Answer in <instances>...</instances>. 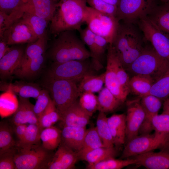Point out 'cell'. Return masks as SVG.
<instances>
[{"label":"cell","mask_w":169,"mask_h":169,"mask_svg":"<svg viewBox=\"0 0 169 169\" xmlns=\"http://www.w3.org/2000/svg\"><path fill=\"white\" fill-rule=\"evenodd\" d=\"M161 3H164L169 2V0H160Z\"/></svg>","instance_id":"9f6ffc18"},{"label":"cell","mask_w":169,"mask_h":169,"mask_svg":"<svg viewBox=\"0 0 169 169\" xmlns=\"http://www.w3.org/2000/svg\"><path fill=\"white\" fill-rule=\"evenodd\" d=\"M97 99L98 110L105 113L115 110L123 103L106 87L99 92Z\"/></svg>","instance_id":"f1b7e54d"},{"label":"cell","mask_w":169,"mask_h":169,"mask_svg":"<svg viewBox=\"0 0 169 169\" xmlns=\"http://www.w3.org/2000/svg\"><path fill=\"white\" fill-rule=\"evenodd\" d=\"M119 60L112 44H110L107 48L105 84V87L123 103L128 95L122 89L118 81L116 68Z\"/></svg>","instance_id":"4fadbf2b"},{"label":"cell","mask_w":169,"mask_h":169,"mask_svg":"<svg viewBox=\"0 0 169 169\" xmlns=\"http://www.w3.org/2000/svg\"><path fill=\"white\" fill-rule=\"evenodd\" d=\"M79 97V105L91 117L98 110L97 96L94 93L84 92L81 93Z\"/></svg>","instance_id":"7bdbcfd3"},{"label":"cell","mask_w":169,"mask_h":169,"mask_svg":"<svg viewBox=\"0 0 169 169\" xmlns=\"http://www.w3.org/2000/svg\"><path fill=\"white\" fill-rule=\"evenodd\" d=\"M11 126L13 132L18 139V141L22 140L25 135L28 125L26 124H22Z\"/></svg>","instance_id":"816d5d0a"},{"label":"cell","mask_w":169,"mask_h":169,"mask_svg":"<svg viewBox=\"0 0 169 169\" xmlns=\"http://www.w3.org/2000/svg\"><path fill=\"white\" fill-rule=\"evenodd\" d=\"M169 67V63L161 58L153 48L146 47L126 70L134 75H149L155 82L162 76Z\"/></svg>","instance_id":"8992f818"},{"label":"cell","mask_w":169,"mask_h":169,"mask_svg":"<svg viewBox=\"0 0 169 169\" xmlns=\"http://www.w3.org/2000/svg\"><path fill=\"white\" fill-rule=\"evenodd\" d=\"M74 31H65L56 35L49 51V57L53 62L84 60L91 57L90 51Z\"/></svg>","instance_id":"3957f363"},{"label":"cell","mask_w":169,"mask_h":169,"mask_svg":"<svg viewBox=\"0 0 169 169\" xmlns=\"http://www.w3.org/2000/svg\"><path fill=\"white\" fill-rule=\"evenodd\" d=\"M40 139L44 147L54 151L61 142V130L53 125L45 128L41 132Z\"/></svg>","instance_id":"4dcf8cb0"},{"label":"cell","mask_w":169,"mask_h":169,"mask_svg":"<svg viewBox=\"0 0 169 169\" xmlns=\"http://www.w3.org/2000/svg\"><path fill=\"white\" fill-rule=\"evenodd\" d=\"M57 2L51 0H24L21 6L24 11L50 21Z\"/></svg>","instance_id":"44dd1931"},{"label":"cell","mask_w":169,"mask_h":169,"mask_svg":"<svg viewBox=\"0 0 169 169\" xmlns=\"http://www.w3.org/2000/svg\"><path fill=\"white\" fill-rule=\"evenodd\" d=\"M136 161L133 157L117 159L114 158H108L92 165H88V169H120L128 166L136 164Z\"/></svg>","instance_id":"8d00e7d4"},{"label":"cell","mask_w":169,"mask_h":169,"mask_svg":"<svg viewBox=\"0 0 169 169\" xmlns=\"http://www.w3.org/2000/svg\"><path fill=\"white\" fill-rule=\"evenodd\" d=\"M54 154L44 147L41 142L27 147L16 146V169H48Z\"/></svg>","instance_id":"5b68a950"},{"label":"cell","mask_w":169,"mask_h":169,"mask_svg":"<svg viewBox=\"0 0 169 169\" xmlns=\"http://www.w3.org/2000/svg\"><path fill=\"white\" fill-rule=\"evenodd\" d=\"M78 31L81 39L89 49L91 61L94 68L96 71L102 69L103 68L102 63L103 55L100 53L95 43V34L87 27L84 29L81 28Z\"/></svg>","instance_id":"484cf974"},{"label":"cell","mask_w":169,"mask_h":169,"mask_svg":"<svg viewBox=\"0 0 169 169\" xmlns=\"http://www.w3.org/2000/svg\"><path fill=\"white\" fill-rule=\"evenodd\" d=\"M84 23L94 34L101 36L112 44L120 24L116 18L86 7Z\"/></svg>","instance_id":"52a82bcc"},{"label":"cell","mask_w":169,"mask_h":169,"mask_svg":"<svg viewBox=\"0 0 169 169\" xmlns=\"http://www.w3.org/2000/svg\"><path fill=\"white\" fill-rule=\"evenodd\" d=\"M146 17L154 26L169 38V2L158 4Z\"/></svg>","instance_id":"d4e9b609"},{"label":"cell","mask_w":169,"mask_h":169,"mask_svg":"<svg viewBox=\"0 0 169 169\" xmlns=\"http://www.w3.org/2000/svg\"><path fill=\"white\" fill-rule=\"evenodd\" d=\"M41 132L38 125L29 124L23 138L21 141H17L16 146L21 147H27L41 142Z\"/></svg>","instance_id":"60d3db41"},{"label":"cell","mask_w":169,"mask_h":169,"mask_svg":"<svg viewBox=\"0 0 169 169\" xmlns=\"http://www.w3.org/2000/svg\"><path fill=\"white\" fill-rule=\"evenodd\" d=\"M38 38L29 25L22 17L14 22L0 38L9 46L32 43Z\"/></svg>","instance_id":"7c38bea8"},{"label":"cell","mask_w":169,"mask_h":169,"mask_svg":"<svg viewBox=\"0 0 169 169\" xmlns=\"http://www.w3.org/2000/svg\"><path fill=\"white\" fill-rule=\"evenodd\" d=\"M158 152L151 151L131 157L136 161V164L149 169H169V147Z\"/></svg>","instance_id":"9a60e30c"},{"label":"cell","mask_w":169,"mask_h":169,"mask_svg":"<svg viewBox=\"0 0 169 169\" xmlns=\"http://www.w3.org/2000/svg\"><path fill=\"white\" fill-rule=\"evenodd\" d=\"M109 128L114 146L120 147L125 142L126 133V115L114 114L107 118Z\"/></svg>","instance_id":"cb8c5ba5"},{"label":"cell","mask_w":169,"mask_h":169,"mask_svg":"<svg viewBox=\"0 0 169 169\" xmlns=\"http://www.w3.org/2000/svg\"><path fill=\"white\" fill-rule=\"evenodd\" d=\"M16 146L0 155V169H16L14 160Z\"/></svg>","instance_id":"c3c4849f"},{"label":"cell","mask_w":169,"mask_h":169,"mask_svg":"<svg viewBox=\"0 0 169 169\" xmlns=\"http://www.w3.org/2000/svg\"><path fill=\"white\" fill-rule=\"evenodd\" d=\"M60 119V116L51 99L48 106L38 120V126L41 132L45 128L53 126L59 121Z\"/></svg>","instance_id":"74e56055"},{"label":"cell","mask_w":169,"mask_h":169,"mask_svg":"<svg viewBox=\"0 0 169 169\" xmlns=\"http://www.w3.org/2000/svg\"><path fill=\"white\" fill-rule=\"evenodd\" d=\"M24 13V10L21 7L9 14L0 11V38L14 22L22 17Z\"/></svg>","instance_id":"ee69618b"},{"label":"cell","mask_w":169,"mask_h":169,"mask_svg":"<svg viewBox=\"0 0 169 169\" xmlns=\"http://www.w3.org/2000/svg\"><path fill=\"white\" fill-rule=\"evenodd\" d=\"M96 71L89 59L61 63L53 62L47 73L46 78L79 82L84 76L94 74Z\"/></svg>","instance_id":"ba28073f"},{"label":"cell","mask_w":169,"mask_h":169,"mask_svg":"<svg viewBox=\"0 0 169 169\" xmlns=\"http://www.w3.org/2000/svg\"><path fill=\"white\" fill-rule=\"evenodd\" d=\"M95 43L100 53L103 55L106 49H107L109 43L104 38L95 34Z\"/></svg>","instance_id":"f907efd6"},{"label":"cell","mask_w":169,"mask_h":169,"mask_svg":"<svg viewBox=\"0 0 169 169\" xmlns=\"http://www.w3.org/2000/svg\"><path fill=\"white\" fill-rule=\"evenodd\" d=\"M169 147V138L155 133L141 134L134 137L126 143L121 156L125 159L158 149Z\"/></svg>","instance_id":"30bf717a"},{"label":"cell","mask_w":169,"mask_h":169,"mask_svg":"<svg viewBox=\"0 0 169 169\" xmlns=\"http://www.w3.org/2000/svg\"><path fill=\"white\" fill-rule=\"evenodd\" d=\"M155 82L153 78L149 75H134L130 79V91L141 98L147 95Z\"/></svg>","instance_id":"83f0119b"},{"label":"cell","mask_w":169,"mask_h":169,"mask_svg":"<svg viewBox=\"0 0 169 169\" xmlns=\"http://www.w3.org/2000/svg\"><path fill=\"white\" fill-rule=\"evenodd\" d=\"M104 146L95 127H90L87 129L82 148L78 153L79 159L81 160L83 156L89 151Z\"/></svg>","instance_id":"1f68e13d"},{"label":"cell","mask_w":169,"mask_h":169,"mask_svg":"<svg viewBox=\"0 0 169 169\" xmlns=\"http://www.w3.org/2000/svg\"><path fill=\"white\" fill-rule=\"evenodd\" d=\"M45 60V54L31 60L14 74L21 78H29L36 76L43 68Z\"/></svg>","instance_id":"f35d334b"},{"label":"cell","mask_w":169,"mask_h":169,"mask_svg":"<svg viewBox=\"0 0 169 169\" xmlns=\"http://www.w3.org/2000/svg\"><path fill=\"white\" fill-rule=\"evenodd\" d=\"M161 100L151 95H147L140 98V102L145 113V119L140 127V135L149 134L153 130L151 119L158 114L161 106Z\"/></svg>","instance_id":"2e32d148"},{"label":"cell","mask_w":169,"mask_h":169,"mask_svg":"<svg viewBox=\"0 0 169 169\" xmlns=\"http://www.w3.org/2000/svg\"><path fill=\"white\" fill-rule=\"evenodd\" d=\"M48 40L47 35L38 38L34 42L28 44L20 64L14 73L25 67L31 60L45 54Z\"/></svg>","instance_id":"4316f807"},{"label":"cell","mask_w":169,"mask_h":169,"mask_svg":"<svg viewBox=\"0 0 169 169\" xmlns=\"http://www.w3.org/2000/svg\"><path fill=\"white\" fill-rule=\"evenodd\" d=\"M105 72L99 75L89 74L84 76L79 81L78 85L80 93L84 92H99L105 84Z\"/></svg>","instance_id":"f546056e"},{"label":"cell","mask_w":169,"mask_h":169,"mask_svg":"<svg viewBox=\"0 0 169 169\" xmlns=\"http://www.w3.org/2000/svg\"><path fill=\"white\" fill-rule=\"evenodd\" d=\"M147 95H154L161 100H165L169 97V67L162 76L154 83Z\"/></svg>","instance_id":"ab89813d"},{"label":"cell","mask_w":169,"mask_h":169,"mask_svg":"<svg viewBox=\"0 0 169 169\" xmlns=\"http://www.w3.org/2000/svg\"><path fill=\"white\" fill-rule=\"evenodd\" d=\"M116 154L114 147L102 146L88 152L81 160L87 162L88 165H92L108 158H114Z\"/></svg>","instance_id":"d6a6232c"},{"label":"cell","mask_w":169,"mask_h":169,"mask_svg":"<svg viewBox=\"0 0 169 169\" xmlns=\"http://www.w3.org/2000/svg\"><path fill=\"white\" fill-rule=\"evenodd\" d=\"M116 74L118 83L124 92L128 95L130 92L129 88L130 78L119 59L118 62Z\"/></svg>","instance_id":"7dc6e473"},{"label":"cell","mask_w":169,"mask_h":169,"mask_svg":"<svg viewBox=\"0 0 169 169\" xmlns=\"http://www.w3.org/2000/svg\"><path fill=\"white\" fill-rule=\"evenodd\" d=\"M108 3L117 6L119 0H102Z\"/></svg>","instance_id":"11a10c76"},{"label":"cell","mask_w":169,"mask_h":169,"mask_svg":"<svg viewBox=\"0 0 169 169\" xmlns=\"http://www.w3.org/2000/svg\"><path fill=\"white\" fill-rule=\"evenodd\" d=\"M90 7L102 13L116 17L117 6L113 5L102 0H87Z\"/></svg>","instance_id":"bcb514c9"},{"label":"cell","mask_w":169,"mask_h":169,"mask_svg":"<svg viewBox=\"0 0 169 169\" xmlns=\"http://www.w3.org/2000/svg\"><path fill=\"white\" fill-rule=\"evenodd\" d=\"M169 114V112H168V113L167 114Z\"/></svg>","instance_id":"680465c9"},{"label":"cell","mask_w":169,"mask_h":169,"mask_svg":"<svg viewBox=\"0 0 169 169\" xmlns=\"http://www.w3.org/2000/svg\"><path fill=\"white\" fill-rule=\"evenodd\" d=\"M151 124L155 133L162 136L169 137V115L162 113L154 116Z\"/></svg>","instance_id":"b9f144b4"},{"label":"cell","mask_w":169,"mask_h":169,"mask_svg":"<svg viewBox=\"0 0 169 169\" xmlns=\"http://www.w3.org/2000/svg\"><path fill=\"white\" fill-rule=\"evenodd\" d=\"M79 159L77 152L61 142L54 153L48 169H73Z\"/></svg>","instance_id":"e0dca14e"},{"label":"cell","mask_w":169,"mask_h":169,"mask_svg":"<svg viewBox=\"0 0 169 169\" xmlns=\"http://www.w3.org/2000/svg\"><path fill=\"white\" fill-rule=\"evenodd\" d=\"M126 106V143L138 135L145 117V111L141 103L140 98L128 101Z\"/></svg>","instance_id":"5bb4252c"},{"label":"cell","mask_w":169,"mask_h":169,"mask_svg":"<svg viewBox=\"0 0 169 169\" xmlns=\"http://www.w3.org/2000/svg\"><path fill=\"white\" fill-rule=\"evenodd\" d=\"M0 90L5 92H12L18 95L19 97L37 99L42 90L36 84L22 81H16L13 83L1 82Z\"/></svg>","instance_id":"603a6c76"},{"label":"cell","mask_w":169,"mask_h":169,"mask_svg":"<svg viewBox=\"0 0 169 169\" xmlns=\"http://www.w3.org/2000/svg\"><path fill=\"white\" fill-rule=\"evenodd\" d=\"M76 81L46 78L44 85L49 93L60 116L79 96Z\"/></svg>","instance_id":"277c9868"},{"label":"cell","mask_w":169,"mask_h":169,"mask_svg":"<svg viewBox=\"0 0 169 169\" xmlns=\"http://www.w3.org/2000/svg\"><path fill=\"white\" fill-rule=\"evenodd\" d=\"M22 18L29 25L38 38L47 35L46 29L49 21L27 12H24Z\"/></svg>","instance_id":"d590c367"},{"label":"cell","mask_w":169,"mask_h":169,"mask_svg":"<svg viewBox=\"0 0 169 169\" xmlns=\"http://www.w3.org/2000/svg\"><path fill=\"white\" fill-rule=\"evenodd\" d=\"M90 116L80 106L77 100L65 111L59 121L61 127H86Z\"/></svg>","instance_id":"d6986e66"},{"label":"cell","mask_w":169,"mask_h":169,"mask_svg":"<svg viewBox=\"0 0 169 169\" xmlns=\"http://www.w3.org/2000/svg\"><path fill=\"white\" fill-rule=\"evenodd\" d=\"M144 39L149 41L156 53L169 63V38L157 28L146 17L137 23Z\"/></svg>","instance_id":"8fae6325"},{"label":"cell","mask_w":169,"mask_h":169,"mask_svg":"<svg viewBox=\"0 0 169 169\" xmlns=\"http://www.w3.org/2000/svg\"><path fill=\"white\" fill-rule=\"evenodd\" d=\"M24 52L21 47H11L9 51L0 59L1 79H6L13 74L20 64Z\"/></svg>","instance_id":"ac0fdd59"},{"label":"cell","mask_w":169,"mask_h":169,"mask_svg":"<svg viewBox=\"0 0 169 169\" xmlns=\"http://www.w3.org/2000/svg\"><path fill=\"white\" fill-rule=\"evenodd\" d=\"M158 5L157 0H119L116 17L119 22L134 24L147 16Z\"/></svg>","instance_id":"9c48e42d"},{"label":"cell","mask_w":169,"mask_h":169,"mask_svg":"<svg viewBox=\"0 0 169 169\" xmlns=\"http://www.w3.org/2000/svg\"><path fill=\"white\" fill-rule=\"evenodd\" d=\"M33 106L28 98L19 97L18 107L10 120L11 125L26 124L38 125V119L34 111Z\"/></svg>","instance_id":"ffe728a7"},{"label":"cell","mask_w":169,"mask_h":169,"mask_svg":"<svg viewBox=\"0 0 169 169\" xmlns=\"http://www.w3.org/2000/svg\"><path fill=\"white\" fill-rule=\"evenodd\" d=\"M9 47L5 42L2 39L0 41V59L3 57L10 50Z\"/></svg>","instance_id":"f5cc1de1"},{"label":"cell","mask_w":169,"mask_h":169,"mask_svg":"<svg viewBox=\"0 0 169 169\" xmlns=\"http://www.w3.org/2000/svg\"><path fill=\"white\" fill-rule=\"evenodd\" d=\"M169 112V97L165 100L163 103V111L162 113L167 114Z\"/></svg>","instance_id":"db71d44e"},{"label":"cell","mask_w":169,"mask_h":169,"mask_svg":"<svg viewBox=\"0 0 169 169\" xmlns=\"http://www.w3.org/2000/svg\"><path fill=\"white\" fill-rule=\"evenodd\" d=\"M134 24L120 23L112 44L125 69L139 56L145 47H143V38Z\"/></svg>","instance_id":"7a4b0ae2"},{"label":"cell","mask_w":169,"mask_h":169,"mask_svg":"<svg viewBox=\"0 0 169 169\" xmlns=\"http://www.w3.org/2000/svg\"><path fill=\"white\" fill-rule=\"evenodd\" d=\"M13 132L11 125L6 121L0 123V155L15 147L17 144L13 137Z\"/></svg>","instance_id":"836d02e7"},{"label":"cell","mask_w":169,"mask_h":169,"mask_svg":"<svg viewBox=\"0 0 169 169\" xmlns=\"http://www.w3.org/2000/svg\"><path fill=\"white\" fill-rule=\"evenodd\" d=\"M24 0H0V11L9 14L23 3Z\"/></svg>","instance_id":"681fc988"},{"label":"cell","mask_w":169,"mask_h":169,"mask_svg":"<svg viewBox=\"0 0 169 169\" xmlns=\"http://www.w3.org/2000/svg\"><path fill=\"white\" fill-rule=\"evenodd\" d=\"M36 99L35 104L33 106V110L38 120L48 106L52 99L49 92L45 89L41 90Z\"/></svg>","instance_id":"f6af8a7d"},{"label":"cell","mask_w":169,"mask_h":169,"mask_svg":"<svg viewBox=\"0 0 169 169\" xmlns=\"http://www.w3.org/2000/svg\"><path fill=\"white\" fill-rule=\"evenodd\" d=\"M95 126L97 132L105 146L114 147L113 140L108 125L105 113L99 112Z\"/></svg>","instance_id":"e575fe53"},{"label":"cell","mask_w":169,"mask_h":169,"mask_svg":"<svg viewBox=\"0 0 169 169\" xmlns=\"http://www.w3.org/2000/svg\"><path fill=\"white\" fill-rule=\"evenodd\" d=\"M61 142L77 153L81 150L87 129L86 127H62Z\"/></svg>","instance_id":"7402d4cb"},{"label":"cell","mask_w":169,"mask_h":169,"mask_svg":"<svg viewBox=\"0 0 169 169\" xmlns=\"http://www.w3.org/2000/svg\"><path fill=\"white\" fill-rule=\"evenodd\" d=\"M51 0L54 1V2H57L58 1H59L60 0Z\"/></svg>","instance_id":"6f0895ef"},{"label":"cell","mask_w":169,"mask_h":169,"mask_svg":"<svg viewBox=\"0 0 169 169\" xmlns=\"http://www.w3.org/2000/svg\"><path fill=\"white\" fill-rule=\"evenodd\" d=\"M87 0H60L51 20L50 30L57 35L67 30L79 31L84 23Z\"/></svg>","instance_id":"6da1fadb"}]
</instances>
